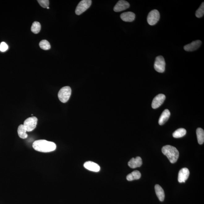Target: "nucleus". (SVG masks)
I'll return each instance as SVG.
<instances>
[{"instance_id":"nucleus-3","label":"nucleus","mask_w":204,"mask_h":204,"mask_svg":"<svg viewBox=\"0 0 204 204\" xmlns=\"http://www.w3.org/2000/svg\"><path fill=\"white\" fill-rule=\"evenodd\" d=\"M71 92V88L69 86H65L61 88L58 93L59 100L63 103H66L70 98Z\"/></svg>"},{"instance_id":"nucleus-1","label":"nucleus","mask_w":204,"mask_h":204,"mask_svg":"<svg viewBox=\"0 0 204 204\" xmlns=\"http://www.w3.org/2000/svg\"><path fill=\"white\" fill-rule=\"evenodd\" d=\"M32 146L35 150L44 153L52 152L57 148V146L54 142L44 139L35 141Z\"/></svg>"},{"instance_id":"nucleus-8","label":"nucleus","mask_w":204,"mask_h":204,"mask_svg":"<svg viewBox=\"0 0 204 204\" xmlns=\"http://www.w3.org/2000/svg\"><path fill=\"white\" fill-rule=\"evenodd\" d=\"M166 99V96L164 94H159L156 96L153 100L152 107L153 108L156 109L162 105Z\"/></svg>"},{"instance_id":"nucleus-26","label":"nucleus","mask_w":204,"mask_h":204,"mask_svg":"<svg viewBox=\"0 0 204 204\" xmlns=\"http://www.w3.org/2000/svg\"><path fill=\"white\" fill-rule=\"evenodd\" d=\"M47 9H49V7H48L47 8Z\"/></svg>"},{"instance_id":"nucleus-22","label":"nucleus","mask_w":204,"mask_h":204,"mask_svg":"<svg viewBox=\"0 0 204 204\" xmlns=\"http://www.w3.org/2000/svg\"><path fill=\"white\" fill-rule=\"evenodd\" d=\"M39 45L41 49L44 50H48L51 48V45L50 43L46 40L41 41Z\"/></svg>"},{"instance_id":"nucleus-25","label":"nucleus","mask_w":204,"mask_h":204,"mask_svg":"<svg viewBox=\"0 0 204 204\" xmlns=\"http://www.w3.org/2000/svg\"><path fill=\"white\" fill-rule=\"evenodd\" d=\"M8 49V46L5 42H1L0 44V51L2 52H4Z\"/></svg>"},{"instance_id":"nucleus-6","label":"nucleus","mask_w":204,"mask_h":204,"mask_svg":"<svg viewBox=\"0 0 204 204\" xmlns=\"http://www.w3.org/2000/svg\"><path fill=\"white\" fill-rule=\"evenodd\" d=\"M37 119L36 117H32L26 119L24 122L23 125L27 132H31L36 127Z\"/></svg>"},{"instance_id":"nucleus-10","label":"nucleus","mask_w":204,"mask_h":204,"mask_svg":"<svg viewBox=\"0 0 204 204\" xmlns=\"http://www.w3.org/2000/svg\"><path fill=\"white\" fill-rule=\"evenodd\" d=\"M129 7H130V4L127 2L121 0L116 4L113 8V10L115 11L118 12L126 10Z\"/></svg>"},{"instance_id":"nucleus-21","label":"nucleus","mask_w":204,"mask_h":204,"mask_svg":"<svg viewBox=\"0 0 204 204\" xmlns=\"http://www.w3.org/2000/svg\"><path fill=\"white\" fill-rule=\"evenodd\" d=\"M41 29V25L40 23L35 21L32 24L31 31L35 34H37L40 32Z\"/></svg>"},{"instance_id":"nucleus-23","label":"nucleus","mask_w":204,"mask_h":204,"mask_svg":"<svg viewBox=\"0 0 204 204\" xmlns=\"http://www.w3.org/2000/svg\"><path fill=\"white\" fill-rule=\"evenodd\" d=\"M204 14V3L203 2L201 5L195 13V16L198 18H200L203 16Z\"/></svg>"},{"instance_id":"nucleus-20","label":"nucleus","mask_w":204,"mask_h":204,"mask_svg":"<svg viewBox=\"0 0 204 204\" xmlns=\"http://www.w3.org/2000/svg\"><path fill=\"white\" fill-rule=\"evenodd\" d=\"M186 130L184 128H180L173 133V137L175 138H180L186 135Z\"/></svg>"},{"instance_id":"nucleus-14","label":"nucleus","mask_w":204,"mask_h":204,"mask_svg":"<svg viewBox=\"0 0 204 204\" xmlns=\"http://www.w3.org/2000/svg\"><path fill=\"white\" fill-rule=\"evenodd\" d=\"M120 18L123 21L127 22L133 21L135 19V15L132 12H126L121 14Z\"/></svg>"},{"instance_id":"nucleus-12","label":"nucleus","mask_w":204,"mask_h":204,"mask_svg":"<svg viewBox=\"0 0 204 204\" xmlns=\"http://www.w3.org/2000/svg\"><path fill=\"white\" fill-rule=\"evenodd\" d=\"M142 158L139 156H137L135 158H133L129 161L128 166L131 168H135L139 167L142 164Z\"/></svg>"},{"instance_id":"nucleus-24","label":"nucleus","mask_w":204,"mask_h":204,"mask_svg":"<svg viewBox=\"0 0 204 204\" xmlns=\"http://www.w3.org/2000/svg\"><path fill=\"white\" fill-rule=\"evenodd\" d=\"M41 6L44 8H47L49 7V1L48 0H38L37 1Z\"/></svg>"},{"instance_id":"nucleus-15","label":"nucleus","mask_w":204,"mask_h":204,"mask_svg":"<svg viewBox=\"0 0 204 204\" xmlns=\"http://www.w3.org/2000/svg\"><path fill=\"white\" fill-rule=\"evenodd\" d=\"M171 115L169 110L165 109L163 111L159 117V123L160 125H163L169 119Z\"/></svg>"},{"instance_id":"nucleus-17","label":"nucleus","mask_w":204,"mask_h":204,"mask_svg":"<svg viewBox=\"0 0 204 204\" xmlns=\"http://www.w3.org/2000/svg\"><path fill=\"white\" fill-rule=\"evenodd\" d=\"M141 177L140 172L139 171H135L127 175L126 178L128 181H131L134 180L139 179Z\"/></svg>"},{"instance_id":"nucleus-19","label":"nucleus","mask_w":204,"mask_h":204,"mask_svg":"<svg viewBox=\"0 0 204 204\" xmlns=\"http://www.w3.org/2000/svg\"><path fill=\"white\" fill-rule=\"evenodd\" d=\"M27 131L23 125H20L19 126L18 132L19 136L22 139L26 138L28 135L26 133Z\"/></svg>"},{"instance_id":"nucleus-9","label":"nucleus","mask_w":204,"mask_h":204,"mask_svg":"<svg viewBox=\"0 0 204 204\" xmlns=\"http://www.w3.org/2000/svg\"><path fill=\"white\" fill-rule=\"evenodd\" d=\"M189 170L187 168H183L180 170L178 175V181L179 183H185L189 176Z\"/></svg>"},{"instance_id":"nucleus-2","label":"nucleus","mask_w":204,"mask_h":204,"mask_svg":"<svg viewBox=\"0 0 204 204\" xmlns=\"http://www.w3.org/2000/svg\"><path fill=\"white\" fill-rule=\"evenodd\" d=\"M162 152L172 163L176 162L179 157V153L178 150L176 148L171 145L163 146L162 148Z\"/></svg>"},{"instance_id":"nucleus-4","label":"nucleus","mask_w":204,"mask_h":204,"mask_svg":"<svg viewBox=\"0 0 204 204\" xmlns=\"http://www.w3.org/2000/svg\"><path fill=\"white\" fill-rule=\"evenodd\" d=\"M165 61L163 56H159L156 57L154 67L156 71L161 73L164 72L165 70Z\"/></svg>"},{"instance_id":"nucleus-16","label":"nucleus","mask_w":204,"mask_h":204,"mask_svg":"<svg viewBox=\"0 0 204 204\" xmlns=\"http://www.w3.org/2000/svg\"><path fill=\"white\" fill-rule=\"evenodd\" d=\"M156 195L160 201L163 202L164 200L165 194L164 190L161 186L159 185H155V187Z\"/></svg>"},{"instance_id":"nucleus-11","label":"nucleus","mask_w":204,"mask_h":204,"mask_svg":"<svg viewBox=\"0 0 204 204\" xmlns=\"http://www.w3.org/2000/svg\"><path fill=\"white\" fill-rule=\"evenodd\" d=\"M202 42L200 40L193 41L191 43L187 44L184 47V49L188 52H192L198 49L201 45Z\"/></svg>"},{"instance_id":"nucleus-13","label":"nucleus","mask_w":204,"mask_h":204,"mask_svg":"<svg viewBox=\"0 0 204 204\" xmlns=\"http://www.w3.org/2000/svg\"><path fill=\"white\" fill-rule=\"evenodd\" d=\"M84 166L86 169L95 172H98L100 170V167L99 165L91 161L85 163Z\"/></svg>"},{"instance_id":"nucleus-18","label":"nucleus","mask_w":204,"mask_h":204,"mask_svg":"<svg viewBox=\"0 0 204 204\" xmlns=\"http://www.w3.org/2000/svg\"><path fill=\"white\" fill-rule=\"evenodd\" d=\"M197 140L200 144H203L204 142V131L201 128H197L196 130Z\"/></svg>"},{"instance_id":"nucleus-7","label":"nucleus","mask_w":204,"mask_h":204,"mask_svg":"<svg viewBox=\"0 0 204 204\" xmlns=\"http://www.w3.org/2000/svg\"><path fill=\"white\" fill-rule=\"evenodd\" d=\"M160 14L159 11L156 10H154L150 12L147 17L148 23L151 25H154L159 19Z\"/></svg>"},{"instance_id":"nucleus-5","label":"nucleus","mask_w":204,"mask_h":204,"mask_svg":"<svg viewBox=\"0 0 204 204\" xmlns=\"http://www.w3.org/2000/svg\"><path fill=\"white\" fill-rule=\"evenodd\" d=\"M91 0H83L78 4L75 10L76 15H79L84 13L91 6Z\"/></svg>"}]
</instances>
